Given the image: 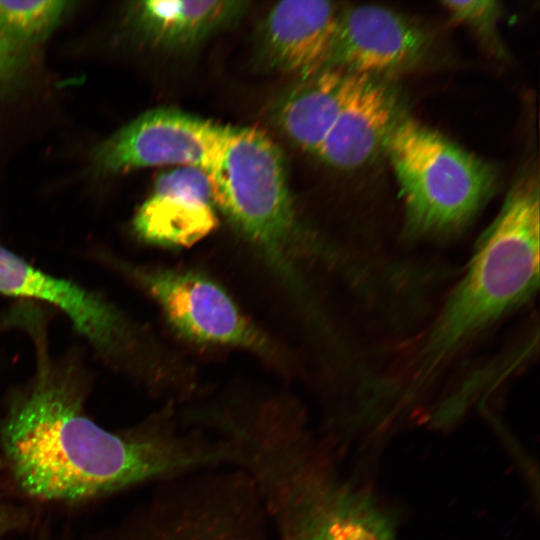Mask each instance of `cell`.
<instances>
[{"instance_id": "cell-1", "label": "cell", "mask_w": 540, "mask_h": 540, "mask_svg": "<svg viewBox=\"0 0 540 540\" xmlns=\"http://www.w3.org/2000/svg\"><path fill=\"white\" fill-rule=\"evenodd\" d=\"M175 424L165 411L107 429L85 413L76 390L43 378L0 419V464L27 501L77 506L233 462L226 440Z\"/></svg>"}, {"instance_id": "cell-2", "label": "cell", "mask_w": 540, "mask_h": 540, "mask_svg": "<svg viewBox=\"0 0 540 540\" xmlns=\"http://www.w3.org/2000/svg\"><path fill=\"white\" fill-rule=\"evenodd\" d=\"M539 189L532 175L510 190L414 362L417 382L529 296L538 282Z\"/></svg>"}, {"instance_id": "cell-3", "label": "cell", "mask_w": 540, "mask_h": 540, "mask_svg": "<svg viewBox=\"0 0 540 540\" xmlns=\"http://www.w3.org/2000/svg\"><path fill=\"white\" fill-rule=\"evenodd\" d=\"M205 171L215 205L292 281L294 261L303 249L278 146L257 128L221 126Z\"/></svg>"}, {"instance_id": "cell-4", "label": "cell", "mask_w": 540, "mask_h": 540, "mask_svg": "<svg viewBox=\"0 0 540 540\" xmlns=\"http://www.w3.org/2000/svg\"><path fill=\"white\" fill-rule=\"evenodd\" d=\"M383 144L410 223L419 231L460 227L492 190L490 166L413 119L394 122Z\"/></svg>"}, {"instance_id": "cell-5", "label": "cell", "mask_w": 540, "mask_h": 540, "mask_svg": "<svg viewBox=\"0 0 540 540\" xmlns=\"http://www.w3.org/2000/svg\"><path fill=\"white\" fill-rule=\"evenodd\" d=\"M252 478L277 540H394L372 510L330 490L303 453L274 451L259 460Z\"/></svg>"}, {"instance_id": "cell-6", "label": "cell", "mask_w": 540, "mask_h": 540, "mask_svg": "<svg viewBox=\"0 0 540 540\" xmlns=\"http://www.w3.org/2000/svg\"><path fill=\"white\" fill-rule=\"evenodd\" d=\"M133 272L183 339L201 346L242 349L275 364L284 362L275 342L206 274L166 267Z\"/></svg>"}, {"instance_id": "cell-7", "label": "cell", "mask_w": 540, "mask_h": 540, "mask_svg": "<svg viewBox=\"0 0 540 540\" xmlns=\"http://www.w3.org/2000/svg\"><path fill=\"white\" fill-rule=\"evenodd\" d=\"M220 127L174 108H156L100 144L94 153V164L104 173L162 165L206 170Z\"/></svg>"}, {"instance_id": "cell-8", "label": "cell", "mask_w": 540, "mask_h": 540, "mask_svg": "<svg viewBox=\"0 0 540 540\" xmlns=\"http://www.w3.org/2000/svg\"><path fill=\"white\" fill-rule=\"evenodd\" d=\"M214 205L207 172L177 166L158 175L151 194L135 214L133 228L146 243L188 248L216 229Z\"/></svg>"}, {"instance_id": "cell-9", "label": "cell", "mask_w": 540, "mask_h": 540, "mask_svg": "<svg viewBox=\"0 0 540 540\" xmlns=\"http://www.w3.org/2000/svg\"><path fill=\"white\" fill-rule=\"evenodd\" d=\"M426 39L410 21L384 7L362 5L341 10L328 67L370 77L415 63Z\"/></svg>"}, {"instance_id": "cell-10", "label": "cell", "mask_w": 540, "mask_h": 540, "mask_svg": "<svg viewBox=\"0 0 540 540\" xmlns=\"http://www.w3.org/2000/svg\"><path fill=\"white\" fill-rule=\"evenodd\" d=\"M342 8L322 0H287L274 5L263 25L267 65L304 79L327 68Z\"/></svg>"}, {"instance_id": "cell-11", "label": "cell", "mask_w": 540, "mask_h": 540, "mask_svg": "<svg viewBox=\"0 0 540 540\" xmlns=\"http://www.w3.org/2000/svg\"><path fill=\"white\" fill-rule=\"evenodd\" d=\"M0 293L39 299L57 306L92 343L112 349L125 336L118 313L76 284L45 274L0 246Z\"/></svg>"}, {"instance_id": "cell-12", "label": "cell", "mask_w": 540, "mask_h": 540, "mask_svg": "<svg viewBox=\"0 0 540 540\" xmlns=\"http://www.w3.org/2000/svg\"><path fill=\"white\" fill-rule=\"evenodd\" d=\"M386 90L370 77L355 74L351 89L317 155L339 168H355L369 160L394 122Z\"/></svg>"}, {"instance_id": "cell-13", "label": "cell", "mask_w": 540, "mask_h": 540, "mask_svg": "<svg viewBox=\"0 0 540 540\" xmlns=\"http://www.w3.org/2000/svg\"><path fill=\"white\" fill-rule=\"evenodd\" d=\"M354 75L327 67L299 79L277 106L280 128L301 149L316 154L347 98Z\"/></svg>"}, {"instance_id": "cell-14", "label": "cell", "mask_w": 540, "mask_h": 540, "mask_svg": "<svg viewBox=\"0 0 540 540\" xmlns=\"http://www.w3.org/2000/svg\"><path fill=\"white\" fill-rule=\"evenodd\" d=\"M245 1H140L133 3L134 25L151 43L187 48L231 23L247 8Z\"/></svg>"}, {"instance_id": "cell-15", "label": "cell", "mask_w": 540, "mask_h": 540, "mask_svg": "<svg viewBox=\"0 0 540 540\" xmlns=\"http://www.w3.org/2000/svg\"><path fill=\"white\" fill-rule=\"evenodd\" d=\"M70 3L59 0L0 1V28L24 48L45 38Z\"/></svg>"}, {"instance_id": "cell-16", "label": "cell", "mask_w": 540, "mask_h": 540, "mask_svg": "<svg viewBox=\"0 0 540 540\" xmlns=\"http://www.w3.org/2000/svg\"><path fill=\"white\" fill-rule=\"evenodd\" d=\"M440 4L453 22L464 23L482 34L492 33L500 15L497 1H442Z\"/></svg>"}, {"instance_id": "cell-17", "label": "cell", "mask_w": 540, "mask_h": 540, "mask_svg": "<svg viewBox=\"0 0 540 540\" xmlns=\"http://www.w3.org/2000/svg\"><path fill=\"white\" fill-rule=\"evenodd\" d=\"M32 521L26 505H21L0 491V540L24 531Z\"/></svg>"}, {"instance_id": "cell-18", "label": "cell", "mask_w": 540, "mask_h": 540, "mask_svg": "<svg viewBox=\"0 0 540 540\" xmlns=\"http://www.w3.org/2000/svg\"><path fill=\"white\" fill-rule=\"evenodd\" d=\"M25 50L0 28V88L18 72Z\"/></svg>"}, {"instance_id": "cell-19", "label": "cell", "mask_w": 540, "mask_h": 540, "mask_svg": "<svg viewBox=\"0 0 540 540\" xmlns=\"http://www.w3.org/2000/svg\"><path fill=\"white\" fill-rule=\"evenodd\" d=\"M44 540H149L138 531L123 525L115 524L106 528L97 529L82 535L54 536Z\"/></svg>"}]
</instances>
